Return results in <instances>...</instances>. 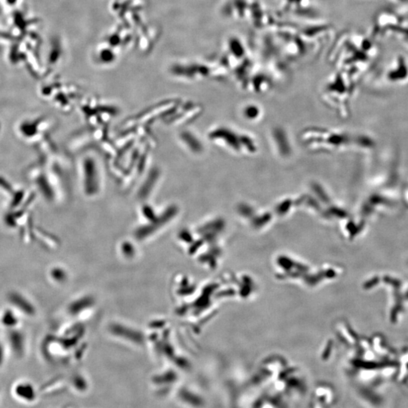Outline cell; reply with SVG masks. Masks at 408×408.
I'll return each mask as SVG.
<instances>
[{
  "label": "cell",
  "instance_id": "6da1fadb",
  "mask_svg": "<svg viewBox=\"0 0 408 408\" xmlns=\"http://www.w3.org/2000/svg\"><path fill=\"white\" fill-rule=\"evenodd\" d=\"M14 394L17 398L26 402H31L36 399L34 388L28 383H20L14 388Z\"/></svg>",
  "mask_w": 408,
  "mask_h": 408
}]
</instances>
